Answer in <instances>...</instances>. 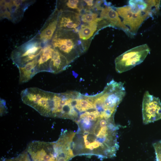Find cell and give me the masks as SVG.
<instances>
[{
	"label": "cell",
	"instance_id": "4fadbf2b",
	"mask_svg": "<svg viewBox=\"0 0 161 161\" xmlns=\"http://www.w3.org/2000/svg\"><path fill=\"white\" fill-rule=\"evenodd\" d=\"M69 64L65 57L54 49L50 65V72L59 73L65 70Z\"/></svg>",
	"mask_w": 161,
	"mask_h": 161
},
{
	"label": "cell",
	"instance_id": "7c38bea8",
	"mask_svg": "<svg viewBox=\"0 0 161 161\" xmlns=\"http://www.w3.org/2000/svg\"><path fill=\"white\" fill-rule=\"evenodd\" d=\"M38 57L24 66L18 67L19 70L20 83L28 82L38 73L36 70V65Z\"/></svg>",
	"mask_w": 161,
	"mask_h": 161
},
{
	"label": "cell",
	"instance_id": "8992f818",
	"mask_svg": "<svg viewBox=\"0 0 161 161\" xmlns=\"http://www.w3.org/2000/svg\"><path fill=\"white\" fill-rule=\"evenodd\" d=\"M142 113L143 124H148L161 119V103L158 97L146 91L143 95Z\"/></svg>",
	"mask_w": 161,
	"mask_h": 161
},
{
	"label": "cell",
	"instance_id": "5b68a950",
	"mask_svg": "<svg viewBox=\"0 0 161 161\" xmlns=\"http://www.w3.org/2000/svg\"><path fill=\"white\" fill-rule=\"evenodd\" d=\"M47 44L33 37L15 49L11 53V59L18 67L22 66L37 58Z\"/></svg>",
	"mask_w": 161,
	"mask_h": 161
},
{
	"label": "cell",
	"instance_id": "2e32d148",
	"mask_svg": "<svg viewBox=\"0 0 161 161\" xmlns=\"http://www.w3.org/2000/svg\"><path fill=\"white\" fill-rule=\"evenodd\" d=\"M0 20L6 18L13 22L12 18L10 12L1 1H0Z\"/></svg>",
	"mask_w": 161,
	"mask_h": 161
},
{
	"label": "cell",
	"instance_id": "7a4b0ae2",
	"mask_svg": "<svg viewBox=\"0 0 161 161\" xmlns=\"http://www.w3.org/2000/svg\"><path fill=\"white\" fill-rule=\"evenodd\" d=\"M74 30L57 28L51 41L53 48L67 59L70 64L87 49Z\"/></svg>",
	"mask_w": 161,
	"mask_h": 161
},
{
	"label": "cell",
	"instance_id": "9c48e42d",
	"mask_svg": "<svg viewBox=\"0 0 161 161\" xmlns=\"http://www.w3.org/2000/svg\"><path fill=\"white\" fill-rule=\"evenodd\" d=\"M80 15L78 13L70 10L59 11L57 28L74 30L78 32L77 28L81 23Z\"/></svg>",
	"mask_w": 161,
	"mask_h": 161
},
{
	"label": "cell",
	"instance_id": "e0dca14e",
	"mask_svg": "<svg viewBox=\"0 0 161 161\" xmlns=\"http://www.w3.org/2000/svg\"><path fill=\"white\" fill-rule=\"evenodd\" d=\"M83 1L87 4V6L89 7V8H93L92 6L93 5V0H83Z\"/></svg>",
	"mask_w": 161,
	"mask_h": 161
},
{
	"label": "cell",
	"instance_id": "5bb4252c",
	"mask_svg": "<svg viewBox=\"0 0 161 161\" xmlns=\"http://www.w3.org/2000/svg\"><path fill=\"white\" fill-rule=\"evenodd\" d=\"M103 20L100 17L92 22L81 25L78 32L80 39L83 40L89 39L96 31L97 27H99L98 23Z\"/></svg>",
	"mask_w": 161,
	"mask_h": 161
},
{
	"label": "cell",
	"instance_id": "ac0fdd59",
	"mask_svg": "<svg viewBox=\"0 0 161 161\" xmlns=\"http://www.w3.org/2000/svg\"><path fill=\"white\" fill-rule=\"evenodd\" d=\"M89 132H88L87 131H85L84 133H83V134L84 135H88V134H89Z\"/></svg>",
	"mask_w": 161,
	"mask_h": 161
},
{
	"label": "cell",
	"instance_id": "6da1fadb",
	"mask_svg": "<svg viewBox=\"0 0 161 161\" xmlns=\"http://www.w3.org/2000/svg\"><path fill=\"white\" fill-rule=\"evenodd\" d=\"M128 5L114 7L129 34L135 35L143 23L155 11L147 0H129Z\"/></svg>",
	"mask_w": 161,
	"mask_h": 161
},
{
	"label": "cell",
	"instance_id": "9a60e30c",
	"mask_svg": "<svg viewBox=\"0 0 161 161\" xmlns=\"http://www.w3.org/2000/svg\"><path fill=\"white\" fill-rule=\"evenodd\" d=\"M98 14L96 13H93L90 11L86 10L81 16V20L85 24L92 22L97 18Z\"/></svg>",
	"mask_w": 161,
	"mask_h": 161
},
{
	"label": "cell",
	"instance_id": "30bf717a",
	"mask_svg": "<svg viewBox=\"0 0 161 161\" xmlns=\"http://www.w3.org/2000/svg\"><path fill=\"white\" fill-rule=\"evenodd\" d=\"M110 4L105 1L104 6L100 13V17L106 21L111 26L120 29L129 34L128 29L122 22L114 7L111 6Z\"/></svg>",
	"mask_w": 161,
	"mask_h": 161
},
{
	"label": "cell",
	"instance_id": "8fae6325",
	"mask_svg": "<svg viewBox=\"0 0 161 161\" xmlns=\"http://www.w3.org/2000/svg\"><path fill=\"white\" fill-rule=\"evenodd\" d=\"M54 50L51 44H47L42 48L37 61L36 70L38 73L50 72V65Z\"/></svg>",
	"mask_w": 161,
	"mask_h": 161
},
{
	"label": "cell",
	"instance_id": "ba28073f",
	"mask_svg": "<svg viewBox=\"0 0 161 161\" xmlns=\"http://www.w3.org/2000/svg\"><path fill=\"white\" fill-rule=\"evenodd\" d=\"M10 12L13 22L16 23L23 18L26 10L32 4L34 0H0Z\"/></svg>",
	"mask_w": 161,
	"mask_h": 161
},
{
	"label": "cell",
	"instance_id": "52a82bcc",
	"mask_svg": "<svg viewBox=\"0 0 161 161\" xmlns=\"http://www.w3.org/2000/svg\"><path fill=\"white\" fill-rule=\"evenodd\" d=\"M59 11L56 7L38 33L33 37L47 44L51 41L58 27Z\"/></svg>",
	"mask_w": 161,
	"mask_h": 161
},
{
	"label": "cell",
	"instance_id": "3957f363",
	"mask_svg": "<svg viewBox=\"0 0 161 161\" xmlns=\"http://www.w3.org/2000/svg\"><path fill=\"white\" fill-rule=\"evenodd\" d=\"M54 93L36 87L27 88L21 93L23 102L32 107L40 114L51 117Z\"/></svg>",
	"mask_w": 161,
	"mask_h": 161
},
{
	"label": "cell",
	"instance_id": "277c9868",
	"mask_svg": "<svg viewBox=\"0 0 161 161\" xmlns=\"http://www.w3.org/2000/svg\"><path fill=\"white\" fill-rule=\"evenodd\" d=\"M150 52L148 45L145 44L131 49L117 57L115 60L117 72L128 71L142 63Z\"/></svg>",
	"mask_w": 161,
	"mask_h": 161
}]
</instances>
